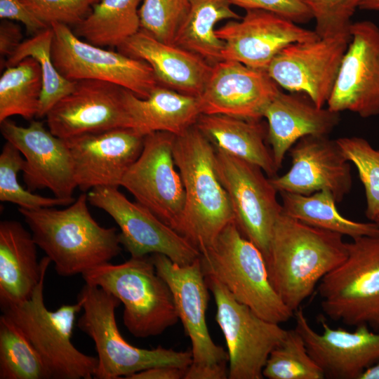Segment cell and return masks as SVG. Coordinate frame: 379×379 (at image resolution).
I'll return each mask as SVG.
<instances>
[{"label":"cell","instance_id":"39","mask_svg":"<svg viewBox=\"0 0 379 379\" xmlns=\"http://www.w3.org/2000/svg\"><path fill=\"white\" fill-rule=\"evenodd\" d=\"M314 18L319 37L350 34L351 18L361 0H302Z\"/></svg>","mask_w":379,"mask_h":379},{"label":"cell","instance_id":"15","mask_svg":"<svg viewBox=\"0 0 379 379\" xmlns=\"http://www.w3.org/2000/svg\"><path fill=\"white\" fill-rule=\"evenodd\" d=\"M350 38V33L291 44L274 57L266 72L279 86L302 93L322 107L330 97Z\"/></svg>","mask_w":379,"mask_h":379},{"label":"cell","instance_id":"14","mask_svg":"<svg viewBox=\"0 0 379 379\" xmlns=\"http://www.w3.org/2000/svg\"><path fill=\"white\" fill-rule=\"evenodd\" d=\"M129 91L108 81H76L73 91L46 114L47 126L62 139L120 128L135 129Z\"/></svg>","mask_w":379,"mask_h":379},{"label":"cell","instance_id":"23","mask_svg":"<svg viewBox=\"0 0 379 379\" xmlns=\"http://www.w3.org/2000/svg\"><path fill=\"white\" fill-rule=\"evenodd\" d=\"M295 329L307 351L324 371L325 378L359 379L366 369L379 362V332L367 325L355 331L333 328L321 320L322 332L315 331L301 307L294 312Z\"/></svg>","mask_w":379,"mask_h":379},{"label":"cell","instance_id":"11","mask_svg":"<svg viewBox=\"0 0 379 379\" xmlns=\"http://www.w3.org/2000/svg\"><path fill=\"white\" fill-rule=\"evenodd\" d=\"M216 149V168L241 234L267 258L275 223L282 212L277 191L258 166Z\"/></svg>","mask_w":379,"mask_h":379},{"label":"cell","instance_id":"8","mask_svg":"<svg viewBox=\"0 0 379 379\" xmlns=\"http://www.w3.org/2000/svg\"><path fill=\"white\" fill-rule=\"evenodd\" d=\"M347 248L346 259L318 284L321 310L334 321L379 332V236L353 239Z\"/></svg>","mask_w":379,"mask_h":379},{"label":"cell","instance_id":"43","mask_svg":"<svg viewBox=\"0 0 379 379\" xmlns=\"http://www.w3.org/2000/svg\"><path fill=\"white\" fill-rule=\"evenodd\" d=\"M20 27L9 20H1L0 24V55L8 58L22 43Z\"/></svg>","mask_w":379,"mask_h":379},{"label":"cell","instance_id":"4","mask_svg":"<svg viewBox=\"0 0 379 379\" xmlns=\"http://www.w3.org/2000/svg\"><path fill=\"white\" fill-rule=\"evenodd\" d=\"M199 259L205 276L218 280L259 317L279 324L293 317L294 312L270 281L262 253L241 234L235 222L228 224L213 243L200 252Z\"/></svg>","mask_w":379,"mask_h":379},{"label":"cell","instance_id":"1","mask_svg":"<svg viewBox=\"0 0 379 379\" xmlns=\"http://www.w3.org/2000/svg\"><path fill=\"white\" fill-rule=\"evenodd\" d=\"M343 235L312 227L281 212L272 235L266 263L270 281L295 312L321 279L348 254Z\"/></svg>","mask_w":379,"mask_h":379},{"label":"cell","instance_id":"42","mask_svg":"<svg viewBox=\"0 0 379 379\" xmlns=\"http://www.w3.org/2000/svg\"><path fill=\"white\" fill-rule=\"evenodd\" d=\"M0 18L22 23L32 34L48 27L27 10L21 0H0Z\"/></svg>","mask_w":379,"mask_h":379},{"label":"cell","instance_id":"17","mask_svg":"<svg viewBox=\"0 0 379 379\" xmlns=\"http://www.w3.org/2000/svg\"><path fill=\"white\" fill-rule=\"evenodd\" d=\"M350 41L343 58L327 107L361 117L379 115V27L371 21L352 23Z\"/></svg>","mask_w":379,"mask_h":379},{"label":"cell","instance_id":"27","mask_svg":"<svg viewBox=\"0 0 379 379\" xmlns=\"http://www.w3.org/2000/svg\"><path fill=\"white\" fill-rule=\"evenodd\" d=\"M195 126L217 149L258 166L269 178L277 175L279 169L265 142L267 129L260 121L201 114Z\"/></svg>","mask_w":379,"mask_h":379},{"label":"cell","instance_id":"13","mask_svg":"<svg viewBox=\"0 0 379 379\" xmlns=\"http://www.w3.org/2000/svg\"><path fill=\"white\" fill-rule=\"evenodd\" d=\"M87 196L90 204L105 211L118 225L121 244L131 257L160 253L180 265L199 258V249L185 237L147 208L128 200L118 187H95Z\"/></svg>","mask_w":379,"mask_h":379},{"label":"cell","instance_id":"29","mask_svg":"<svg viewBox=\"0 0 379 379\" xmlns=\"http://www.w3.org/2000/svg\"><path fill=\"white\" fill-rule=\"evenodd\" d=\"M232 6L230 0H191L173 44L199 55L212 65L222 60L225 44L216 35L215 26L224 20L241 18Z\"/></svg>","mask_w":379,"mask_h":379},{"label":"cell","instance_id":"31","mask_svg":"<svg viewBox=\"0 0 379 379\" xmlns=\"http://www.w3.org/2000/svg\"><path fill=\"white\" fill-rule=\"evenodd\" d=\"M142 0H100L74 32L98 46L119 47L140 30L138 6Z\"/></svg>","mask_w":379,"mask_h":379},{"label":"cell","instance_id":"21","mask_svg":"<svg viewBox=\"0 0 379 379\" xmlns=\"http://www.w3.org/2000/svg\"><path fill=\"white\" fill-rule=\"evenodd\" d=\"M145 135L131 128L85 134L66 141L77 187L83 192L98 187H119L139 157Z\"/></svg>","mask_w":379,"mask_h":379},{"label":"cell","instance_id":"20","mask_svg":"<svg viewBox=\"0 0 379 379\" xmlns=\"http://www.w3.org/2000/svg\"><path fill=\"white\" fill-rule=\"evenodd\" d=\"M291 166L280 176L270 178L278 192L304 195L328 190L340 203L352 187L350 162L336 140L328 135H307L288 151Z\"/></svg>","mask_w":379,"mask_h":379},{"label":"cell","instance_id":"48","mask_svg":"<svg viewBox=\"0 0 379 379\" xmlns=\"http://www.w3.org/2000/svg\"><path fill=\"white\" fill-rule=\"evenodd\" d=\"M373 222H375L379 227V215L375 218Z\"/></svg>","mask_w":379,"mask_h":379},{"label":"cell","instance_id":"10","mask_svg":"<svg viewBox=\"0 0 379 379\" xmlns=\"http://www.w3.org/2000/svg\"><path fill=\"white\" fill-rule=\"evenodd\" d=\"M51 27L53 32L52 60L67 79L111 82L141 98H147L159 85L146 62L82 41L66 25L55 22Z\"/></svg>","mask_w":379,"mask_h":379},{"label":"cell","instance_id":"44","mask_svg":"<svg viewBox=\"0 0 379 379\" xmlns=\"http://www.w3.org/2000/svg\"><path fill=\"white\" fill-rule=\"evenodd\" d=\"M187 369L170 366H155L132 374L126 379H184Z\"/></svg>","mask_w":379,"mask_h":379},{"label":"cell","instance_id":"19","mask_svg":"<svg viewBox=\"0 0 379 379\" xmlns=\"http://www.w3.org/2000/svg\"><path fill=\"white\" fill-rule=\"evenodd\" d=\"M216 35L225 44L222 60L263 71L287 46L319 38L314 31L262 10L246 11L240 20H230L217 29Z\"/></svg>","mask_w":379,"mask_h":379},{"label":"cell","instance_id":"24","mask_svg":"<svg viewBox=\"0 0 379 379\" xmlns=\"http://www.w3.org/2000/svg\"><path fill=\"white\" fill-rule=\"evenodd\" d=\"M118 50L146 62L163 86L196 97L201 94L212 68V65L199 55L161 41L141 29Z\"/></svg>","mask_w":379,"mask_h":379},{"label":"cell","instance_id":"22","mask_svg":"<svg viewBox=\"0 0 379 379\" xmlns=\"http://www.w3.org/2000/svg\"><path fill=\"white\" fill-rule=\"evenodd\" d=\"M279 91V86L266 71L222 60L212 65L199 96L201 112L260 121L266 107Z\"/></svg>","mask_w":379,"mask_h":379},{"label":"cell","instance_id":"33","mask_svg":"<svg viewBox=\"0 0 379 379\" xmlns=\"http://www.w3.org/2000/svg\"><path fill=\"white\" fill-rule=\"evenodd\" d=\"M44 359L22 330L0 317V379H51Z\"/></svg>","mask_w":379,"mask_h":379},{"label":"cell","instance_id":"3","mask_svg":"<svg viewBox=\"0 0 379 379\" xmlns=\"http://www.w3.org/2000/svg\"><path fill=\"white\" fill-rule=\"evenodd\" d=\"M173 153L185 192L178 233L201 252L234 222L228 194L217 172L216 149L194 125L175 135Z\"/></svg>","mask_w":379,"mask_h":379},{"label":"cell","instance_id":"41","mask_svg":"<svg viewBox=\"0 0 379 379\" xmlns=\"http://www.w3.org/2000/svg\"><path fill=\"white\" fill-rule=\"evenodd\" d=\"M232 6L248 10L271 12L295 23H302L312 18L309 8L302 0H230Z\"/></svg>","mask_w":379,"mask_h":379},{"label":"cell","instance_id":"26","mask_svg":"<svg viewBox=\"0 0 379 379\" xmlns=\"http://www.w3.org/2000/svg\"><path fill=\"white\" fill-rule=\"evenodd\" d=\"M32 234L16 220L0 222V303L20 302L34 293L51 260H38Z\"/></svg>","mask_w":379,"mask_h":379},{"label":"cell","instance_id":"35","mask_svg":"<svg viewBox=\"0 0 379 379\" xmlns=\"http://www.w3.org/2000/svg\"><path fill=\"white\" fill-rule=\"evenodd\" d=\"M268 379H324L321 368L309 354L295 329L287 330L282 342L270 353L262 371Z\"/></svg>","mask_w":379,"mask_h":379},{"label":"cell","instance_id":"16","mask_svg":"<svg viewBox=\"0 0 379 379\" xmlns=\"http://www.w3.org/2000/svg\"><path fill=\"white\" fill-rule=\"evenodd\" d=\"M151 258L158 274L173 293L179 320L190 339L192 354L190 366H227L228 353L214 343L207 327L206 313L209 288L199 258L187 265L178 264L160 253L152 254Z\"/></svg>","mask_w":379,"mask_h":379},{"label":"cell","instance_id":"5","mask_svg":"<svg viewBox=\"0 0 379 379\" xmlns=\"http://www.w3.org/2000/svg\"><path fill=\"white\" fill-rule=\"evenodd\" d=\"M86 284L100 287L124 305L123 321L135 338L161 334L179 320L173 293L151 256L107 262L85 272Z\"/></svg>","mask_w":379,"mask_h":379},{"label":"cell","instance_id":"28","mask_svg":"<svg viewBox=\"0 0 379 379\" xmlns=\"http://www.w3.org/2000/svg\"><path fill=\"white\" fill-rule=\"evenodd\" d=\"M128 105L135 130L143 135L158 131L180 135L194 126L201 114L199 97L160 84L146 98L130 91Z\"/></svg>","mask_w":379,"mask_h":379},{"label":"cell","instance_id":"46","mask_svg":"<svg viewBox=\"0 0 379 379\" xmlns=\"http://www.w3.org/2000/svg\"><path fill=\"white\" fill-rule=\"evenodd\" d=\"M359 379H379V362L366 369Z\"/></svg>","mask_w":379,"mask_h":379},{"label":"cell","instance_id":"30","mask_svg":"<svg viewBox=\"0 0 379 379\" xmlns=\"http://www.w3.org/2000/svg\"><path fill=\"white\" fill-rule=\"evenodd\" d=\"M282 213L308 225L348 236L352 239L363 236H379V227L373 221L357 222L343 216L336 200L328 190L309 195L279 192Z\"/></svg>","mask_w":379,"mask_h":379},{"label":"cell","instance_id":"2","mask_svg":"<svg viewBox=\"0 0 379 379\" xmlns=\"http://www.w3.org/2000/svg\"><path fill=\"white\" fill-rule=\"evenodd\" d=\"M88 196L82 193L63 209L19 208L33 238L61 277L83 274L109 262L121 251L119 232L92 217Z\"/></svg>","mask_w":379,"mask_h":379},{"label":"cell","instance_id":"6","mask_svg":"<svg viewBox=\"0 0 379 379\" xmlns=\"http://www.w3.org/2000/svg\"><path fill=\"white\" fill-rule=\"evenodd\" d=\"M83 314L77 327L95 344L98 366L94 378H127L141 371L161 366L187 368L192 362L191 350L176 351L159 346L153 349L135 347L121 334L115 311L121 302L104 289L86 284L77 295Z\"/></svg>","mask_w":379,"mask_h":379},{"label":"cell","instance_id":"45","mask_svg":"<svg viewBox=\"0 0 379 379\" xmlns=\"http://www.w3.org/2000/svg\"><path fill=\"white\" fill-rule=\"evenodd\" d=\"M228 378L227 366L194 367L190 366L184 379H226Z\"/></svg>","mask_w":379,"mask_h":379},{"label":"cell","instance_id":"47","mask_svg":"<svg viewBox=\"0 0 379 379\" xmlns=\"http://www.w3.org/2000/svg\"><path fill=\"white\" fill-rule=\"evenodd\" d=\"M359 8L379 11V0H361Z\"/></svg>","mask_w":379,"mask_h":379},{"label":"cell","instance_id":"34","mask_svg":"<svg viewBox=\"0 0 379 379\" xmlns=\"http://www.w3.org/2000/svg\"><path fill=\"white\" fill-rule=\"evenodd\" d=\"M53 37L51 27L39 32L22 41L4 63L6 67L13 66L27 57L34 58L39 63L43 88L36 118L45 117L58 101L73 91L76 83L62 77L55 67L51 57Z\"/></svg>","mask_w":379,"mask_h":379},{"label":"cell","instance_id":"37","mask_svg":"<svg viewBox=\"0 0 379 379\" xmlns=\"http://www.w3.org/2000/svg\"><path fill=\"white\" fill-rule=\"evenodd\" d=\"M336 140L345 157L358 171L366 195L365 214L374 221L379 215V149L361 137H343Z\"/></svg>","mask_w":379,"mask_h":379},{"label":"cell","instance_id":"9","mask_svg":"<svg viewBox=\"0 0 379 379\" xmlns=\"http://www.w3.org/2000/svg\"><path fill=\"white\" fill-rule=\"evenodd\" d=\"M206 280L216 305L215 320L226 341L228 378H263L267 360L287 330L237 301L215 279L206 276Z\"/></svg>","mask_w":379,"mask_h":379},{"label":"cell","instance_id":"18","mask_svg":"<svg viewBox=\"0 0 379 379\" xmlns=\"http://www.w3.org/2000/svg\"><path fill=\"white\" fill-rule=\"evenodd\" d=\"M1 135L25 159L24 182L30 192L48 189L54 197L71 199L77 186L72 158L64 139L31 120L26 126L6 119L0 122Z\"/></svg>","mask_w":379,"mask_h":379},{"label":"cell","instance_id":"38","mask_svg":"<svg viewBox=\"0 0 379 379\" xmlns=\"http://www.w3.org/2000/svg\"><path fill=\"white\" fill-rule=\"evenodd\" d=\"M190 4L191 0H143L138 11L140 29L161 41L173 44Z\"/></svg>","mask_w":379,"mask_h":379},{"label":"cell","instance_id":"32","mask_svg":"<svg viewBox=\"0 0 379 379\" xmlns=\"http://www.w3.org/2000/svg\"><path fill=\"white\" fill-rule=\"evenodd\" d=\"M42 88L41 67L34 58L7 67L0 78V122L12 116L36 117Z\"/></svg>","mask_w":379,"mask_h":379},{"label":"cell","instance_id":"40","mask_svg":"<svg viewBox=\"0 0 379 379\" xmlns=\"http://www.w3.org/2000/svg\"><path fill=\"white\" fill-rule=\"evenodd\" d=\"M26 8L47 27L58 22L77 25L100 0H21Z\"/></svg>","mask_w":379,"mask_h":379},{"label":"cell","instance_id":"36","mask_svg":"<svg viewBox=\"0 0 379 379\" xmlns=\"http://www.w3.org/2000/svg\"><path fill=\"white\" fill-rule=\"evenodd\" d=\"M24 166L25 159L20 152L6 141L0 154L1 201L13 203L25 209L68 206L74 201V198L66 199L43 197L24 189L17 178L18 173L22 171Z\"/></svg>","mask_w":379,"mask_h":379},{"label":"cell","instance_id":"12","mask_svg":"<svg viewBox=\"0 0 379 379\" xmlns=\"http://www.w3.org/2000/svg\"><path fill=\"white\" fill-rule=\"evenodd\" d=\"M174 138L175 135L162 131L145 135L142 150L125 173L120 186L178 232L185 192L181 175L175 168Z\"/></svg>","mask_w":379,"mask_h":379},{"label":"cell","instance_id":"25","mask_svg":"<svg viewBox=\"0 0 379 379\" xmlns=\"http://www.w3.org/2000/svg\"><path fill=\"white\" fill-rule=\"evenodd\" d=\"M263 117L267 121V141L278 169L298 140L307 135H328L340 120L339 113L317 106L307 95L281 91L266 107Z\"/></svg>","mask_w":379,"mask_h":379},{"label":"cell","instance_id":"7","mask_svg":"<svg viewBox=\"0 0 379 379\" xmlns=\"http://www.w3.org/2000/svg\"><path fill=\"white\" fill-rule=\"evenodd\" d=\"M44 272L32 296L20 302L0 303L2 314L25 333L50 368L53 379L94 378L98 358L79 351L72 343L73 328L82 302L48 310L44 302Z\"/></svg>","mask_w":379,"mask_h":379}]
</instances>
